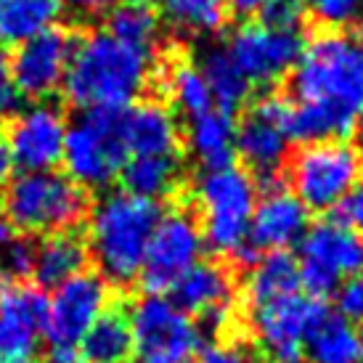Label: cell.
<instances>
[{"mask_svg": "<svg viewBox=\"0 0 363 363\" xmlns=\"http://www.w3.org/2000/svg\"><path fill=\"white\" fill-rule=\"evenodd\" d=\"M16 236H19V233H16V228H13V225H11V220H9V218H6V215H3V212H0V250H3V247H6V244H11V242H13V239H16Z\"/></svg>", "mask_w": 363, "mask_h": 363, "instance_id": "43", "label": "cell"}, {"mask_svg": "<svg viewBox=\"0 0 363 363\" xmlns=\"http://www.w3.org/2000/svg\"><path fill=\"white\" fill-rule=\"evenodd\" d=\"M233 141H236L233 111L212 106L210 111L189 120V149L204 170L231 164L233 154H236Z\"/></svg>", "mask_w": 363, "mask_h": 363, "instance_id": "22", "label": "cell"}, {"mask_svg": "<svg viewBox=\"0 0 363 363\" xmlns=\"http://www.w3.org/2000/svg\"><path fill=\"white\" fill-rule=\"evenodd\" d=\"M133 347L141 363H194L199 353V326L172 305L170 297L146 294L130 311Z\"/></svg>", "mask_w": 363, "mask_h": 363, "instance_id": "8", "label": "cell"}, {"mask_svg": "<svg viewBox=\"0 0 363 363\" xmlns=\"http://www.w3.org/2000/svg\"><path fill=\"white\" fill-rule=\"evenodd\" d=\"M3 215L24 233L74 231L91 215V196L67 172H21L3 191Z\"/></svg>", "mask_w": 363, "mask_h": 363, "instance_id": "4", "label": "cell"}, {"mask_svg": "<svg viewBox=\"0 0 363 363\" xmlns=\"http://www.w3.org/2000/svg\"><path fill=\"white\" fill-rule=\"evenodd\" d=\"M106 32L114 38L138 45V48H149L154 51L157 38H160V16L152 9H138V6H120L109 13L106 19Z\"/></svg>", "mask_w": 363, "mask_h": 363, "instance_id": "31", "label": "cell"}, {"mask_svg": "<svg viewBox=\"0 0 363 363\" xmlns=\"http://www.w3.org/2000/svg\"><path fill=\"white\" fill-rule=\"evenodd\" d=\"M172 305L186 315L199 318L210 332H223L233 311V276L220 262H194L170 289Z\"/></svg>", "mask_w": 363, "mask_h": 363, "instance_id": "17", "label": "cell"}, {"mask_svg": "<svg viewBox=\"0 0 363 363\" xmlns=\"http://www.w3.org/2000/svg\"><path fill=\"white\" fill-rule=\"evenodd\" d=\"M67 128V114L48 101L16 111L6 143L13 164L24 172L53 170L64 154Z\"/></svg>", "mask_w": 363, "mask_h": 363, "instance_id": "16", "label": "cell"}, {"mask_svg": "<svg viewBox=\"0 0 363 363\" xmlns=\"http://www.w3.org/2000/svg\"><path fill=\"white\" fill-rule=\"evenodd\" d=\"M361 45H363V35H361Z\"/></svg>", "mask_w": 363, "mask_h": 363, "instance_id": "48", "label": "cell"}, {"mask_svg": "<svg viewBox=\"0 0 363 363\" xmlns=\"http://www.w3.org/2000/svg\"><path fill=\"white\" fill-rule=\"evenodd\" d=\"M88 257H91L88 242L82 239L80 233H45V239L35 247L30 276H35L40 289H53L61 281L72 279L74 273L85 271Z\"/></svg>", "mask_w": 363, "mask_h": 363, "instance_id": "21", "label": "cell"}, {"mask_svg": "<svg viewBox=\"0 0 363 363\" xmlns=\"http://www.w3.org/2000/svg\"><path fill=\"white\" fill-rule=\"evenodd\" d=\"M162 16L181 35H215L223 30L228 6L225 0H157Z\"/></svg>", "mask_w": 363, "mask_h": 363, "instance_id": "30", "label": "cell"}, {"mask_svg": "<svg viewBox=\"0 0 363 363\" xmlns=\"http://www.w3.org/2000/svg\"><path fill=\"white\" fill-rule=\"evenodd\" d=\"M74 38L72 32L51 27L32 40L16 45L11 67V82L21 99H48L64 82L72 59Z\"/></svg>", "mask_w": 363, "mask_h": 363, "instance_id": "15", "label": "cell"}, {"mask_svg": "<svg viewBox=\"0 0 363 363\" xmlns=\"http://www.w3.org/2000/svg\"><path fill=\"white\" fill-rule=\"evenodd\" d=\"M162 82H164V91L170 96V104L189 120L215 106L202 69L191 61L178 59L167 64V69L162 72Z\"/></svg>", "mask_w": 363, "mask_h": 363, "instance_id": "28", "label": "cell"}, {"mask_svg": "<svg viewBox=\"0 0 363 363\" xmlns=\"http://www.w3.org/2000/svg\"><path fill=\"white\" fill-rule=\"evenodd\" d=\"M11 284H13V279H11V273L6 271V268H3V262H0V294L6 292Z\"/></svg>", "mask_w": 363, "mask_h": 363, "instance_id": "44", "label": "cell"}, {"mask_svg": "<svg viewBox=\"0 0 363 363\" xmlns=\"http://www.w3.org/2000/svg\"><path fill=\"white\" fill-rule=\"evenodd\" d=\"M358 120H361V128H363V109H361V117H358Z\"/></svg>", "mask_w": 363, "mask_h": 363, "instance_id": "46", "label": "cell"}, {"mask_svg": "<svg viewBox=\"0 0 363 363\" xmlns=\"http://www.w3.org/2000/svg\"><path fill=\"white\" fill-rule=\"evenodd\" d=\"M308 9L326 27H345L363 16V0H308Z\"/></svg>", "mask_w": 363, "mask_h": 363, "instance_id": "34", "label": "cell"}, {"mask_svg": "<svg viewBox=\"0 0 363 363\" xmlns=\"http://www.w3.org/2000/svg\"><path fill=\"white\" fill-rule=\"evenodd\" d=\"M286 181L308 212H329L363 181V152L342 138L305 143L289 160Z\"/></svg>", "mask_w": 363, "mask_h": 363, "instance_id": "6", "label": "cell"}, {"mask_svg": "<svg viewBox=\"0 0 363 363\" xmlns=\"http://www.w3.org/2000/svg\"><path fill=\"white\" fill-rule=\"evenodd\" d=\"M45 315L48 297L40 286L11 284L0 294V361H30L45 329Z\"/></svg>", "mask_w": 363, "mask_h": 363, "instance_id": "18", "label": "cell"}, {"mask_svg": "<svg viewBox=\"0 0 363 363\" xmlns=\"http://www.w3.org/2000/svg\"><path fill=\"white\" fill-rule=\"evenodd\" d=\"M120 138L128 157H175L181 149L178 120L160 101H138L120 109Z\"/></svg>", "mask_w": 363, "mask_h": 363, "instance_id": "19", "label": "cell"}, {"mask_svg": "<svg viewBox=\"0 0 363 363\" xmlns=\"http://www.w3.org/2000/svg\"><path fill=\"white\" fill-rule=\"evenodd\" d=\"M308 231L305 204L286 189L265 191L255 204L247 242L257 252H276L297 244Z\"/></svg>", "mask_w": 363, "mask_h": 363, "instance_id": "20", "label": "cell"}, {"mask_svg": "<svg viewBox=\"0 0 363 363\" xmlns=\"http://www.w3.org/2000/svg\"><path fill=\"white\" fill-rule=\"evenodd\" d=\"M67 9H72L77 16H99L109 9L114 0H61Z\"/></svg>", "mask_w": 363, "mask_h": 363, "instance_id": "39", "label": "cell"}, {"mask_svg": "<svg viewBox=\"0 0 363 363\" xmlns=\"http://www.w3.org/2000/svg\"><path fill=\"white\" fill-rule=\"evenodd\" d=\"M32 257H35V244L16 236L11 244L0 250V262L11 273V279H21L32 273Z\"/></svg>", "mask_w": 363, "mask_h": 363, "instance_id": "35", "label": "cell"}, {"mask_svg": "<svg viewBox=\"0 0 363 363\" xmlns=\"http://www.w3.org/2000/svg\"><path fill=\"white\" fill-rule=\"evenodd\" d=\"M111 305L109 281L96 271H80L53 286L45 315L48 345H80L82 334Z\"/></svg>", "mask_w": 363, "mask_h": 363, "instance_id": "13", "label": "cell"}, {"mask_svg": "<svg viewBox=\"0 0 363 363\" xmlns=\"http://www.w3.org/2000/svg\"><path fill=\"white\" fill-rule=\"evenodd\" d=\"M337 305L340 315L350 318L353 323H363V271L345 279V284L337 289Z\"/></svg>", "mask_w": 363, "mask_h": 363, "instance_id": "36", "label": "cell"}, {"mask_svg": "<svg viewBox=\"0 0 363 363\" xmlns=\"http://www.w3.org/2000/svg\"><path fill=\"white\" fill-rule=\"evenodd\" d=\"M196 207L204 247L220 257H233V252L247 244L250 220L257 204V183L239 164H225L204 170L196 178Z\"/></svg>", "mask_w": 363, "mask_h": 363, "instance_id": "5", "label": "cell"}, {"mask_svg": "<svg viewBox=\"0 0 363 363\" xmlns=\"http://www.w3.org/2000/svg\"><path fill=\"white\" fill-rule=\"evenodd\" d=\"M334 220L363 236V181H358L334 207Z\"/></svg>", "mask_w": 363, "mask_h": 363, "instance_id": "37", "label": "cell"}, {"mask_svg": "<svg viewBox=\"0 0 363 363\" xmlns=\"http://www.w3.org/2000/svg\"><path fill=\"white\" fill-rule=\"evenodd\" d=\"M154 0H125V6H138V9H149Z\"/></svg>", "mask_w": 363, "mask_h": 363, "instance_id": "45", "label": "cell"}, {"mask_svg": "<svg viewBox=\"0 0 363 363\" xmlns=\"http://www.w3.org/2000/svg\"><path fill=\"white\" fill-rule=\"evenodd\" d=\"M250 85H276L284 80L305 48L300 30H273L260 21H244L223 45Z\"/></svg>", "mask_w": 363, "mask_h": 363, "instance_id": "12", "label": "cell"}, {"mask_svg": "<svg viewBox=\"0 0 363 363\" xmlns=\"http://www.w3.org/2000/svg\"><path fill=\"white\" fill-rule=\"evenodd\" d=\"M204 250L202 228L196 215L183 207L162 212L154 225L141 265V281L146 294L167 292L183 271L199 262Z\"/></svg>", "mask_w": 363, "mask_h": 363, "instance_id": "11", "label": "cell"}, {"mask_svg": "<svg viewBox=\"0 0 363 363\" xmlns=\"http://www.w3.org/2000/svg\"><path fill=\"white\" fill-rule=\"evenodd\" d=\"M292 99L268 93L255 101V106L236 122V141L233 149L257 175L281 172V164L289 154V135H286V114Z\"/></svg>", "mask_w": 363, "mask_h": 363, "instance_id": "14", "label": "cell"}, {"mask_svg": "<svg viewBox=\"0 0 363 363\" xmlns=\"http://www.w3.org/2000/svg\"><path fill=\"white\" fill-rule=\"evenodd\" d=\"M297 289H300L297 257H292L286 250H276V252H265L250 268L244 281V300L250 308H257L271 300L294 294Z\"/></svg>", "mask_w": 363, "mask_h": 363, "instance_id": "24", "label": "cell"}, {"mask_svg": "<svg viewBox=\"0 0 363 363\" xmlns=\"http://www.w3.org/2000/svg\"><path fill=\"white\" fill-rule=\"evenodd\" d=\"M326 303L311 294H286L250 308L255 342L271 363H300L308 334L326 318Z\"/></svg>", "mask_w": 363, "mask_h": 363, "instance_id": "10", "label": "cell"}, {"mask_svg": "<svg viewBox=\"0 0 363 363\" xmlns=\"http://www.w3.org/2000/svg\"><path fill=\"white\" fill-rule=\"evenodd\" d=\"M61 162L82 189H104L120 178L128 152L120 138V109H88L67 128Z\"/></svg>", "mask_w": 363, "mask_h": 363, "instance_id": "7", "label": "cell"}, {"mask_svg": "<svg viewBox=\"0 0 363 363\" xmlns=\"http://www.w3.org/2000/svg\"><path fill=\"white\" fill-rule=\"evenodd\" d=\"M64 13L61 0H0V45H21L56 27Z\"/></svg>", "mask_w": 363, "mask_h": 363, "instance_id": "26", "label": "cell"}, {"mask_svg": "<svg viewBox=\"0 0 363 363\" xmlns=\"http://www.w3.org/2000/svg\"><path fill=\"white\" fill-rule=\"evenodd\" d=\"M300 286L311 297H329L340 281L363 271V236L337 220H321L300 239Z\"/></svg>", "mask_w": 363, "mask_h": 363, "instance_id": "9", "label": "cell"}, {"mask_svg": "<svg viewBox=\"0 0 363 363\" xmlns=\"http://www.w3.org/2000/svg\"><path fill=\"white\" fill-rule=\"evenodd\" d=\"M120 178L125 191L157 202L175 191L181 167L175 157H128L120 170Z\"/></svg>", "mask_w": 363, "mask_h": 363, "instance_id": "27", "label": "cell"}, {"mask_svg": "<svg viewBox=\"0 0 363 363\" xmlns=\"http://www.w3.org/2000/svg\"><path fill=\"white\" fill-rule=\"evenodd\" d=\"M160 204L130 191H111L88 215V252L109 284L138 279Z\"/></svg>", "mask_w": 363, "mask_h": 363, "instance_id": "3", "label": "cell"}, {"mask_svg": "<svg viewBox=\"0 0 363 363\" xmlns=\"http://www.w3.org/2000/svg\"><path fill=\"white\" fill-rule=\"evenodd\" d=\"M305 355L313 363H363V329L345 315L326 313L308 334Z\"/></svg>", "mask_w": 363, "mask_h": 363, "instance_id": "25", "label": "cell"}, {"mask_svg": "<svg viewBox=\"0 0 363 363\" xmlns=\"http://www.w3.org/2000/svg\"><path fill=\"white\" fill-rule=\"evenodd\" d=\"M80 347L77 345H48L45 363H80Z\"/></svg>", "mask_w": 363, "mask_h": 363, "instance_id": "40", "label": "cell"}, {"mask_svg": "<svg viewBox=\"0 0 363 363\" xmlns=\"http://www.w3.org/2000/svg\"><path fill=\"white\" fill-rule=\"evenodd\" d=\"M154 51L96 30L74 40L61 88L80 109H125L152 77Z\"/></svg>", "mask_w": 363, "mask_h": 363, "instance_id": "2", "label": "cell"}, {"mask_svg": "<svg viewBox=\"0 0 363 363\" xmlns=\"http://www.w3.org/2000/svg\"><path fill=\"white\" fill-rule=\"evenodd\" d=\"M308 13V0H265L257 11L260 24L273 30H300Z\"/></svg>", "mask_w": 363, "mask_h": 363, "instance_id": "33", "label": "cell"}, {"mask_svg": "<svg viewBox=\"0 0 363 363\" xmlns=\"http://www.w3.org/2000/svg\"><path fill=\"white\" fill-rule=\"evenodd\" d=\"M24 363H38V361H32V358H30V361H24Z\"/></svg>", "mask_w": 363, "mask_h": 363, "instance_id": "47", "label": "cell"}, {"mask_svg": "<svg viewBox=\"0 0 363 363\" xmlns=\"http://www.w3.org/2000/svg\"><path fill=\"white\" fill-rule=\"evenodd\" d=\"M202 74L207 80V88L212 93V101L218 109L225 111H236L247 101L250 96V82L242 77V72L236 69V64L228 59V53L223 45H215V48H207L202 56Z\"/></svg>", "mask_w": 363, "mask_h": 363, "instance_id": "29", "label": "cell"}, {"mask_svg": "<svg viewBox=\"0 0 363 363\" xmlns=\"http://www.w3.org/2000/svg\"><path fill=\"white\" fill-rule=\"evenodd\" d=\"M19 106H21V96H19V91L13 88V82H11L9 59H6V53L0 48V117L16 114Z\"/></svg>", "mask_w": 363, "mask_h": 363, "instance_id": "38", "label": "cell"}, {"mask_svg": "<svg viewBox=\"0 0 363 363\" xmlns=\"http://www.w3.org/2000/svg\"><path fill=\"white\" fill-rule=\"evenodd\" d=\"M196 363H257V353L236 337H215L199 347Z\"/></svg>", "mask_w": 363, "mask_h": 363, "instance_id": "32", "label": "cell"}, {"mask_svg": "<svg viewBox=\"0 0 363 363\" xmlns=\"http://www.w3.org/2000/svg\"><path fill=\"white\" fill-rule=\"evenodd\" d=\"M294 101L318 109L347 138L363 109V45L347 32H321L305 43L292 74Z\"/></svg>", "mask_w": 363, "mask_h": 363, "instance_id": "1", "label": "cell"}, {"mask_svg": "<svg viewBox=\"0 0 363 363\" xmlns=\"http://www.w3.org/2000/svg\"><path fill=\"white\" fill-rule=\"evenodd\" d=\"M11 170H13V160H11V154H9V146L0 141V191L9 186Z\"/></svg>", "mask_w": 363, "mask_h": 363, "instance_id": "42", "label": "cell"}, {"mask_svg": "<svg viewBox=\"0 0 363 363\" xmlns=\"http://www.w3.org/2000/svg\"><path fill=\"white\" fill-rule=\"evenodd\" d=\"M80 358L85 363H128L135 353L128 313L106 308L80 340Z\"/></svg>", "mask_w": 363, "mask_h": 363, "instance_id": "23", "label": "cell"}, {"mask_svg": "<svg viewBox=\"0 0 363 363\" xmlns=\"http://www.w3.org/2000/svg\"><path fill=\"white\" fill-rule=\"evenodd\" d=\"M265 0H225L228 11H233L236 16H255L262 9Z\"/></svg>", "mask_w": 363, "mask_h": 363, "instance_id": "41", "label": "cell"}]
</instances>
